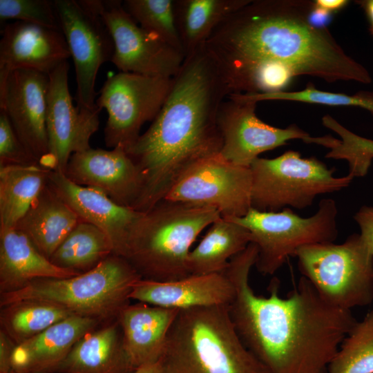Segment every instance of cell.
<instances>
[{
    "label": "cell",
    "instance_id": "1",
    "mask_svg": "<svg viewBox=\"0 0 373 373\" xmlns=\"http://www.w3.org/2000/svg\"><path fill=\"white\" fill-rule=\"evenodd\" d=\"M257 256L250 243L222 272L234 287L229 312L242 342L269 373H328L357 321L351 310L326 302L303 276L285 297L279 295L276 278L267 296L257 295L249 283Z\"/></svg>",
    "mask_w": 373,
    "mask_h": 373
},
{
    "label": "cell",
    "instance_id": "2",
    "mask_svg": "<svg viewBox=\"0 0 373 373\" xmlns=\"http://www.w3.org/2000/svg\"><path fill=\"white\" fill-rule=\"evenodd\" d=\"M314 1L248 0L205 43L226 81L229 95L269 67L328 82H372L368 70L347 55L327 28L309 21Z\"/></svg>",
    "mask_w": 373,
    "mask_h": 373
},
{
    "label": "cell",
    "instance_id": "3",
    "mask_svg": "<svg viewBox=\"0 0 373 373\" xmlns=\"http://www.w3.org/2000/svg\"><path fill=\"white\" fill-rule=\"evenodd\" d=\"M229 95L226 81L206 44L185 57L158 114L126 151L142 178L135 210L149 211L165 198L187 168L219 153L222 138L218 115Z\"/></svg>",
    "mask_w": 373,
    "mask_h": 373
},
{
    "label": "cell",
    "instance_id": "4",
    "mask_svg": "<svg viewBox=\"0 0 373 373\" xmlns=\"http://www.w3.org/2000/svg\"><path fill=\"white\" fill-rule=\"evenodd\" d=\"M160 360L165 373H269L242 342L229 305L180 310Z\"/></svg>",
    "mask_w": 373,
    "mask_h": 373
},
{
    "label": "cell",
    "instance_id": "5",
    "mask_svg": "<svg viewBox=\"0 0 373 373\" xmlns=\"http://www.w3.org/2000/svg\"><path fill=\"white\" fill-rule=\"evenodd\" d=\"M221 215L204 206L163 200L135 224L124 258L142 278L166 282L189 276L186 260L200 233Z\"/></svg>",
    "mask_w": 373,
    "mask_h": 373
},
{
    "label": "cell",
    "instance_id": "6",
    "mask_svg": "<svg viewBox=\"0 0 373 373\" xmlns=\"http://www.w3.org/2000/svg\"><path fill=\"white\" fill-rule=\"evenodd\" d=\"M142 277L123 257L112 254L89 271L67 278L36 280L1 294V307L25 300L59 305L75 315L100 321L117 319L129 304L134 284Z\"/></svg>",
    "mask_w": 373,
    "mask_h": 373
},
{
    "label": "cell",
    "instance_id": "7",
    "mask_svg": "<svg viewBox=\"0 0 373 373\" xmlns=\"http://www.w3.org/2000/svg\"><path fill=\"white\" fill-rule=\"evenodd\" d=\"M294 257L302 276L330 305L351 310L373 301V256L359 233L341 244L304 246Z\"/></svg>",
    "mask_w": 373,
    "mask_h": 373
},
{
    "label": "cell",
    "instance_id": "8",
    "mask_svg": "<svg viewBox=\"0 0 373 373\" xmlns=\"http://www.w3.org/2000/svg\"><path fill=\"white\" fill-rule=\"evenodd\" d=\"M250 169L251 208L261 211L305 209L318 195L338 191L354 179L350 174L336 177L334 168L291 150L274 158L258 157Z\"/></svg>",
    "mask_w": 373,
    "mask_h": 373
},
{
    "label": "cell",
    "instance_id": "9",
    "mask_svg": "<svg viewBox=\"0 0 373 373\" xmlns=\"http://www.w3.org/2000/svg\"><path fill=\"white\" fill-rule=\"evenodd\" d=\"M338 208L331 198L318 203L317 211L303 218L290 208L261 211L251 208L240 218H226L245 227L258 248L255 264L262 275H273L301 247L334 242L338 237Z\"/></svg>",
    "mask_w": 373,
    "mask_h": 373
},
{
    "label": "cell",
    "instance_id": "10",
    "mask_svg": "<svg viewBox=\"0 0 373 373\" xmlns=\"http://www.w3.org/2000/svg\"><path fill=\"white\" fill-rule=\"evenodd\" d=\"M173 78L119 72L109 77L99 90L97 106L108 113L104 128L106 146L130 149L142 126L153 121L163 106Z\"/></svg>",
    "mask_w": 373,
    "mask_h": 373
},
{
    "label": "cell",
    "instance_id": "11",
    "mask_svg": "<svg viewBox=\"0 0 373 373\" xmlns=\"http://www.w3.org/2000/svg\"><path fill=\"white\" fill-rule=\"evenodd\" d=\"M61 30L75 66L77 106L94 110L95 79L100 66L111 61L114 43L96 0H55Z\"/></svg>",
    "mask_w": 373,
    "mask_h": 373
},
{
    "label": "cell",
    "instance_id": "12",
    "mask_svg": "<svg viewBox=\"0 0 373 373\" xmlns=\"http://www.w3.org/2000/svg\"><path fill=\"white\" fill-rule=\"evenodd\" d=\"M250 167L233 164L218 153L187 168L164 200L213 208L224 218H240L251 208Z\"/></svg>",
    "mask_w": 373,
    "mask_h": 373
},
{
    "label": "cell",
    "instance_id": "13",
    "mask_svg": "<svg viewBox=\"0 0 373 373\" xmlns=\"http://www.w3.org/2000/svg\"><path fill=\"white\" fill-rule=\"evenodd\" d=\"M257 102L231 94L222 103L218 115V126L222 138L218 155L240 166L250 167L259 155L286 145L291 140L323 146L331 136L312 137L296 124L281 128L260 120L256 114Z\"/></svg>",
    "mask_w": 373,
    "mask_h": 373
},
{
    "label": "cell",
    "instance_id": "14",
    "mask_svg": "<svg viewBox=\"0 0 373 373\" xmlns=\"http://www.w3.org/2000/svg\"><path fill=\"white\" fill-rule=\"evenodd\" d=\"M114 43L111 62L120 72L173 78L184 53L143 29L124 8L122 1L96 0Z\"/></svg>",
    "mask_w": 373,
    "mask_h": 373
},
{
    "label": "cell",
    "instance_id": "15",
    "mask_svg": "<svg viewBox=\"0 0 373 373\" xmlns=\"http://www.w3.org/2000/svg\"><path fill=\"white\" fill-rule=\"evenodd\" d=\"M69 68L65 61L48 74L46 96V167L64 173L73 154L91 148L90 140L99 128L101 111L99 108L88 110L73 105L68 88Z\"/></svg>",
    "mask_w": 373,
    "mask_h": 373
},
{
    "label": "cell",
    "instance_id": "16",
    "mask_svg": "<svg viewBox=\"0 0 373 373\" xmlns=\"http://www.w3.org/2000/svg\"><path fill=\"white\" fill-rule=\"evenodd\" d=\"M48 74L28 69L0 72V111L9 118L27 150L46 167Z\"/></svg>",
    "mask_w": 373,
    "mask_h": 373
},
{
    "label": "cell",
    "instance_id": "17",
    "mask_svg": "<svg viewBox=\"0 0 373 373\" xmlns=\"http://www.w3.org/2000/svg\"><path fill=\"white\" fill-rule=\"evenodd\" d=\"M66 177L77 184L99 189L116 203L135 209L142 190L141 173L126 150L90 148L75 153Z\"/></svg>",
    "mask_w": 373,
    "mask_h": 373
},
{
    "label": "cell",
    "instance_id": "18",
    "mask_svg": "<svg viewBox=\"0 0 373 373\" xmlns=\"http://www.w3.org/2000/svg\"><path fill=\"white\" fill-rule=\"evenodd\" d=\"M48 184L81 220L107 236L113 254L124 258L131 232L142 212L116 203L98 189L77 184L59 171L50 170Z\"/></svg>",
    "mask_w": 373,
    "mask_h": 373
},
{
    "label": "cell",
    "instance_id": "19",
    "mask_svg": "<svg viewBox=\"0 0 373 373\" xmlns=\"http://www.w3.org/2000/svg\"><path fill=\"white\" fill-rule=\"evenodd\" d=\"M70 57L60 30L19 21L3 28L0 72L28 69L48 75Z\"/></svg>",
    "mask_w": 373,
    "mask_h": 373
},
{
    "label": "cell",
    "instance_id": "20",
    "mask_svg": "<svg viewBox=\"0 0 373 373\" xmlns=\"http://www.w3.org/2000/svg\"><path fill=\"white\" fill-rule=\"evenodd\" d=\"M234 287L223 273L189 275L173 281L160 282L141 278L130 298L152 305L177 309L229 305Z\"/></svg>",
    "mask_w": 373,
    "mask_h": 373
},
{
    "label": "cell",
    "instance_id": "21",
    "mask_svg": "<svg viewBox=\"0 0 373 373\" xmlns=\"http://www.w3.org/2000/svg\"><path fill=\"white\" fill-rule=\"evenodd\" d=\"M101 321L74 315L15 346L12 367L21 373H53L75 343Z\"/></svg>",
    "mask_w": 373,
    "mask_h": 373
},
{
    "label": "cell",
    "instance_id": "22",
    "mask_svg": "<svg viewBox=\"0 0 373 373\" xmlns=\"http://www.w3.org/2000/svg\"><path fill=\"white\" fill-rule=\"evenodd\" d=\"M179 311L142 302L129 303L121 311L117 320L123 345L135 370L161 359L169 329Z\"/></svg>",
    "mask_w": 373,
    "mask_h": 373
},
{
    "label": "cell",
    "instance_id": "23",
    "mask_svg": "<svg viewBox=\"0 0 373 373\" xmlns=\"http://www.w3.org/2000/svg\"><path fill=\"white\" fill-rule=\"evenodd\" d=\"M80 274L55 265L17 229L0 227L1 294L21 289L36 280Z\"/></svg>",
    "mask_w": 373,
    "mask_h": 373
},
{
    "label": "cell",
    "instance_id": "24",
    "mask_svg": "<svg viewBox=\"0 0 373 373\" xmlns=\"http://www.w3.org/2000/svg\"><path fill=\"white\" fill-rule=\"evenodd\" d=\"M123 345L118 320L85 334L73 346L57 372L133 373Z\"/></svg>",
    "mask_w": 373,
    "mask_h": 373
},
{
    "label": "cell",
    "instance_id": "25",
    "mask_svg": "<svg viewBox=\"0 0 373 373\" xmlns=\"http://www.w3.org/2000/svg\"><path fill=\"white\" fill-rule=\"evenodd\" d=\"M80 221L75 211L48 183L15 228L50 259Z\"/></svg>",
    "mask_w": 373,
    "mask_h": 373
},
{
    "label": "cell",
    "instance_id": "26",
    "mask_svg": "<svg viewBox=\"0 0 373 373\" xmlns=\"http://www.w3.org/2000/svg\"><path fill=\"white\" fill-rule=\"evenodd\" d=\"M251 242V234L245 227L222 217L218 218L191 250L186 260L189 274L222 273L231 259Z\"/></svg>",
    "mask_w": 373,
    "mask_h": 373
},
{
    "label": "cell",
    "instance_id": "27",
    "mask_svg": "<svg viewBox=\"0 0 373 373\" xmlns=\"http://www.w3.org/2000/svg\"><path fill=\"white\" fill-rule=\"evenodd\" d=\"M41 164L0 165V227L14 228L48 183Z\"/></svg>",
    "mask_w": 373,
    "mask_h": 373
},
{
    "label": "cell",
    "instance_id": "28",
    "mask_svg": "<svg viewBox=\"0 0 373 373\" xmlns=\"http://www.w3.org/2000/svg\"><path fill=\"white\" fill-rule=\"evenodd\" d=\"M248 0H174L185 57L204 44L218 26Z\"/></svg>",
    "mask_w": 373,
    "mask_h": 373
},
{
    "label": "cell",
    "instance_id": "29",
    "mask_svg": "<svg viewBox=\"0 0 373 373\" xmlns=\"http://www.w3.org/2000/svg\"><path fill=\"white\" fill-rule=\"evenodd\" d=\"M113 254L107 236L81 220L55 251L50 260L62 269L84 273Z\"/></svg>",
    "mask_w": 373,
    "mask_h": 373
},
{
    "label": "cell",
    "instance_id": "30",
    "mask_svg": "<svg viewBox=\"0 0 373 373\" xmlns=\"http://www.w3.org/2000/svg\"><path fill=\"white\" fill-rule=\"evenodd\" d=\"M74 315L69 310L53 303L21 301L1 307V329L18 345Z\"/></svg>",
    "mask_w": 373,
    "mask_h": 373
},
{
    "label": "cell",
    "instance_id": "31",
    "mask_svg": "<svg viewBox=\"0 0 373 373\" xmlns=\"http://www.w3.org/2000/svg\"><path fill=\"white\" fill-rule=\"evenodd\" d=\"M328 373H373V309L349 332L329 363Z\"/></svg>",
    "mask_w": 373,
    "mask_h": 373
},
{
    "label": "cell",
    "instance_id": "32",
    "mask_svg": "<svg viewBox=\"0 0 373 373\" xmlns=\"http://www.w3.org/2000/svg\"><path fill=\"white\" fill-rule=\"evenodd\" d=\"M122 4L143 29L184 52L176 24L174 0H126Z\"/></svg>",
    "mask_w": 373,
    "mask_h": 373
},
{
    "label": "cell",
    "instance_id": "33",
    "mask_svg": "<svg viewBox=\"0 0 373 373\" xmlns=\"http://www.w3.org/2000/svg\"><path fill=\"white\" fill-rule=\"evenodd\" d=\"M322 121L325 126L341 137L329 149L326 157L346 160L349 164L348 174L354 178L365 176L373 160V140L352 133L328 115Z\"/></svg>",
    "mask_w": 373,
    "mask_h": 373
},
{
    "label": "cell",
    "instance_id": "34",
    "mask_svg": "<svg viewBox=\"0 0 373 373\" xmlns=\"http://www.w3.org/2000/svg\"><path fill=\"white\" fill-rule=\"evenodd\" d=\"M247 98L257 103L265 100H285L327 106H357L373 115V91L361 90L354 95H347L321 90L310 83L301 90L254 93L248 95Z\"/></svg>",
    "mask_w": 373,
    "mask_h": 373
},
{
    "label": "cell",
    "instance_id": "35",
    "mask_svg": "<svg viewBox=\"0 0 373 373\" xmlns=\"http://www.w3.org/2000/svg\"><path fill=\"white\" fill-rule=\"evenodd\" d=\"M8 19L61 30L54 1L0 0V20Z\"/></svg>",
    "mask_w": 373,
    "mask_h": 373
},
{
    "label": "cell",
    "instance_id": "36",
    "mask_svg": "<svg viewBox=\"0 0 373 373\" xmlns=\"http://www.w3.org/2000/svg\"><path fill=\"white\" fill-rule=\"evenodd\" d=\"M41 164L27 150L9 118L0 111V165Z\"/></svg>",
    "mask_w": 373,
    "mask_h": 373
},
{
    "label": "cell",
    "instance_id": "37",
    "mask_svg": "<svg viewBox=\"0 0 373 373\" xmlns=\"http://www.w3.org/2000/svg\"><path fill=\"white\" fill-rule=\"evenodd\" d=\"M354 219L359 227L361 240L373 256V207H361Z\"/></svg>",
    "mask_w": 373,
    "mask_h": 373
},
{
    "label": "cell",
    "instance_id": "38",
    "mask_svg": "<svg viewBox=\"0 0 373 373\" xmlns=\"http://www.w3.org/2000/svg\"><path fill=\"white\" fill-rule=\"evenodd\" d=\"M17 345L1 329L0 331V373H11L12 357Z\"/></svg>",
    "mask_w": 373,
    "mask_h": 373
},
{
    "label": "cell",
    "instance_id": "39",
    "mask_svg": "<svg viewBox=\"0 0 373 373\" xmlns=\"http://www.w3.org/2000/svg\"><path fill=\"white\" fill-rule=\"evenodd\" d=\"M331 14L314 5L309 15V21L313 26L317 28H326L325 24L329 20Z\"/></svg>",
    "mask_w": 373,
    "mask_h": 373
},
{
    "label": "cell",
    "instance_id": "40",
    "mask_svg": "<svg viewBox=\"0 0 373 373\" xmlns=\"http://www.w3.org/2000/svg\"><path fill=\"white\" fill-rule=\"evenodd\" d=\"M346 0H315V6L330 13L344 8L347 3Z\"/></svg>",
    "mask_w": 373,
    "mask_h": 373
},
{
    "label": "cell",
    "instance_id": "41",
    "mask_svg": "<svg viewBox=\"0 0 373 373\" xmlns=\"http://www.w3.org/2000/svg\"><path fill=\"white\" fill-rule=\"evenodd\" d=\"M356 2L363 9L370 23V31L373 35V0H361Z\"/></svg>",
    "mask_w": 373,
    "mask_h": 373
},
{
    "label": "cell",
    "instance_id": "42",
    "mask_svg": "<svg viewBox=\"0 0 373 373\" xmlns=\"http://www.w3.org/2000/svg\"><path fill=\"white\" fill-rule=\"evenodd\" d=\"M133 373H165L161 360L157 362L144 365L137 369Z\"/></svg>",
    "mask_w": 373,
    "mask_h": 373
},
{
    "label": "cell",
    "instance_id": "43",
    "mask_svg": "<svg viewBox=\"0 0 373 373\" xmlns=\"http://www.w3.org/2000/svg\"><path fill=\"white\" fill-rule=\"evenodd\" d=\"M11 373H21V372H17L12 371Z\"/></svg>",
    "mask_w": 373,
    "mask_h": 373
}]
</instances>
